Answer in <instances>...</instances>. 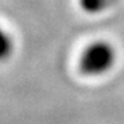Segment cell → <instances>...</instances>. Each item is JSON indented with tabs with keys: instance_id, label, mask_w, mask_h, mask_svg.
<instances>
[{
	"instance_id": "6da1fadb",
	"label": "cell",
	"mask_w": 124,
	"mask_h": 124,
	"mask_svg": "<svg viewBox=\"0 0 124 124\" xmlns=\"http://www.w3.org/2000/svg\"><path fill=\"white\" fill-rule=\"evenodd\" d=\"M116 62V51L106 41H95L83 51L80 57V70L87 76H101L109 72Z\"/></svg>"
},
{
	"instance_id": "7a4b0ae2",
	"label": "cell",
	"mask_w": 124,
	"mask_h": 124,
	"mask_svg": "<svg viewBox=\"0 0 124 124\" xmlns=\"http://www.w3.org/2000/svg\"><path fill=\"white\" fill-rule=\"evenodd\" d=\"M116 3V0H80V6L88 14H98L105 11Z\"/></svg>"
},
{
	"instance_id": "3957f363",
	"label": "cell",
	"mask_w": 124,
	"mask_h": 124,
	"mask_svg": "<svg viewBox=\"0 0 124 124\" xmlns=\"http://www.w3.org/2000/svg\"><path fill=\"white\" fill-rule=\"evenodd\" d=\"M13 51V41L10 36L0 28V61H4Z\"/></svg>"
}]
</instances>
